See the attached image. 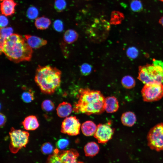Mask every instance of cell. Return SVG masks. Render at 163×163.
<instances>
[{
  "label": "cell",
  "instance_id": "29",
  "mask_svg": "<svg viewBox=\"0 0 163 163\" xmlns=\"http://www.w3.org/2000/svg\"><path fill=\"white\" fill-rule=\"evenodd\" d=\"M66 3L65 0H56L54 3V7L58 12L62 11L66 8Z\"/></svg>",
  "mask_w": 163,
  "mask_h": 163
},
{
  "label": "cell",
  "instance_id": "27",
  "mask_svg": "<svg viewBox=\"0 0 163 163\" xmlns=\"http://www.w3.org/2000/svg\"><path fill=\"white\" fill-rule=\"evenodd\" d=\"M13 29L10 27L1 28L0 38L5 40L13 34Z\"/></svg>",
  "mask_w": 163,
  "mask_h": 163
},
{
  "label": "cell",
  "instance_id": "5",
  "mask_svg": "<svg viewBox=\"0 0 163 163\" xmlns=\"http://www.w3.org/2000/svg\"><path fill=\"white\" fill-rule=\"evenodd\" d=\"M110 28L109 23L105 20L96 19L87 30V36L91 42L100 43L107 38Z\"/></svg>",
  "mask_w": 163,
  "mask_h": 163
},
{
  "label": "cell",
  "instance_id": "38",
  "mask_svg": "<svg viewBox=\"0 0 163 163\" xmlns=\"http://www.w3.org/2000/svg\"><path fill=\"white\" fill-rule=\"evenodd\" d=\"M79 163H83L82 162L79 161Z\"/></svg>",
  "mask_w": 163,
  "mask_h": 163
},
{
  "label": "cell",
  "instance_id": "8",
  "mask_svg": "<svg viewBox=\"0 0 163 163\" xmlns=\"http://www.w3.org/2000/svg\"><path fill=\"white\" fill-rule=\"evenodd\" d=\"M79 154L75 149L60 151L56 149L49 156L47 163H79L77 159Z\"/></svg>",
  "mask_w": 163,
  "mask_h": 163
},
{
  "label": "cell",
  "instance_id": "21",
  "mask_svg": "<svg viewBox=\"0 0 163 163\" xmlns=\"http://www.w3.org/2000/svg\"><path fill=\"white\" fill-rule=\"evenodd\" d=\"M78 37V34L76 31L73 30L69 29L65 32L63 38L66 43L70 44L75 41Z\"/></svg>",
  "mask_w": 163,
  "mask_h": 163
},
{
  "label": "cell",
  "instance_id": "32",
  "mask_svg": "<svg viewBox=\"0 0 163 163\" xmlns=\"http://www.w3.org/2000/svg\"><path fill=\"white\" fill-rule=\"evenodd\" d=\"M69 142L68 140L66 139H59L56 143L57 147L60 149H63L68 145Z\"/></svg>",
  "mask_w": 163,
  "mask_h": 163
},
{
  "label": "cell",
  "instance_id": "37",
  "mask_svg": "<svg viewBox=\"0 0 163 163\" xmlns=\"http://www.w3.org/2000/svg\"><path fill=\"white\" fill-rule=\"evenodd\" d=\"M159 23L163 27V16L159 20Z\"/></svg>",
  "mask_w": 163,
  "mask_h": 163
},
{
  "label": "cell",
  "instance_id": "16",
  "mask_svg": "<svg viewBox=\"0 0 163 163\" xmlns=\"http://www.w3.org/2000/svg\"><path fill=\"white\" fill-rule=\"evenodd\" d=\"M58 116L61 118L67 117L71 113L72 107L71 104L67 102L60 103L56 109Z\"/></svg>",
  "mask_w": 163,
  "mask_h": 163
},
{
  "label": "cell",
  "instance_id": "30",
  "mask_svg": "<svg viewBox=\"0 0 163 163\" xmlns=\"http://www.w3.org/2000/svg\"><path fill=\"white\" fill-rule=\"evenodd\" d=\"M41 150L44 154H49L53 151V147L50 142H45L41 146Z\"/></svg>",
  "mask_w": 163,
  "mask_h": 163
},
{
  "label": "cell",
  "instance_id": "34",
  "mask_svg": "<svg viewBox=\"0 0 163 163\" xmlns=\"http://www.w3.org/2000/svg\"><path fill=\"white\" fill-rule=\"evenodd\" d=\"M138 53L137 50L134 47H131L129 48L127 51V54L128 56L131 58H135L138 55Z\"/></svg>",
  "mask_w": 163,
  "mask_h": 163
},
{
  "label": "cell",
  "instance_id": "35",
  "mask_svg": "<svg viewBox=\"0 0 163 163\" xmlns=\"http://www.w3.org/2000/svg\"><path fill=\"white\" fill-rule=\"evenodd\" d=\"M1 28L5 27L8 24V21L7 18L3 15H1L0 17Z\"/></svg>",
  "mask_w": 163,
  "mask_h": 163
},
{
  "label": "cell",
  "instance_id": "39",
  "mask_svg": "<svg viewBox=\"0 0 163 163\" xmlns=\"http://www.w3.org/2000/svg\"><path fill=\"white\" fill-rule=\"evenodd\" d=\"M161 1L163 2V0H160Z\"/></svg>",
  "mask_w": 163,
  "mask_h": 163
},
{
  "label": "cell",
  "instance_id": "2",
  "mask_svg": "<svg viewBox=\"0 0 163 163\" xmlns=\"http://www.w3.org/2000/svg\"><path fill=\"white\" fill-rule=\"evenodd\" d=\"M2 52L9 60L18 63L30 60L33 50L25 38L13 34L5 40Z\"/></svg>",
  "mask_w": 163,
  "mask_h": 163
},
{
  "label": "cell",
  "instance_id": "11",
  "mask_svg": "<svg viewBox=\"0 0 163 163\" xmlns=\"http://www.w3.org/2000/svg\"><path fill=\"white\" fill-rule=\"evenodd\" d=\"M114 132V129L109 126L99 124L97 126L96 131L94 135L99 143H104L112 138Z\"/></svg>",
  "mask_w": 163,
  "mask_h": 163
},
{
  "label": "cell",
  "instance_id": "3",
  "mask_svg": "<svg viewBox=\"0 0 163 163\" xmlns=\"http://www.w3.org/2000/svg\"><path fill=\"white\" fill-rule=\"evenodd\" d=\"M61 72L57 68L50 66H38L34 80L41 91L44 94H53L59 86Z\"/></svg>",
  "mask_w": 163,
  "mask_h": 163
},
{
  "label": "cell",
  "instance_id": "22",
  "mask_svg": "<svg viewBox=\"0 0 163 163\" xmlns=\"http://www.w3.org/2000/svg\"><path fill=\"white\" fill-rule=\"evenodd\" d=\"M124 18L123 15L121 13L114 11L111 14L110 23L111 24L116 25L120 24Z\"/></svg>",
  "mask_w": 163,
  "mask_h": 163
},
{
  "label": "cell",
  "instance_id": "28",
  "mask_svg": "<svg viewBox=\"0 0 163 163\" xmlns=\"http://www.w3.org/2000/svg\"><path fill=\"white\" fill-rule=\"evenodd\" d=\"M38 14L37 9L35 7L31 6L27 9V17L30 19L33 20L36 18Z\"/></svg>",
  "mask_w": 163,
  "mask_h": 163
},
{
  "label": "cell",
  "instance_id": "33",
  "mask_svg": "<svg viewBox=\"0 0 163 163\" xmlns=\"http://www.w3.org/2000/svg\"><path fill=\"white\" fill-rule=\"evenodd\" d=\"M53 27L56 31L58 32L62 31L64 28L62 21L59 19L55 20L53 24Z\"/></svg>",
  "mask_w": 163,
  "mask_h": 163
},
{
  "label": "cell",
  "instance_id": "13",
  "mask_svg": "<svg viewBox=\"0 0 163 163\" xmlns=\"http://www.w3.org/2000/svg\"><path fill=\"white\" fill-rule=\"evenodd\" d=\"M24 38L28 45L32 49L39 48L46 45V40L37 36L25 35Z\"/></svg>",
  "mask_w": 163,
  "mask_h": 163
},
{
  "label": "cell",
  "instance_id": "15",
  "mask_svg": "<svg viewBox=\"0 0 163 163\" xmlns=\"http://www.w3.org/2000/svg\"><path fill=\"white\" fill-rule=\"evenodd\" d=\"M24 129L27 130H34L39 126V123L37 117L30 115L26 117L22 122Z\"/></svg>",
  "mask_w": 163,
  "mask_h": 163
},
{
  "label": "cell",
  "instance_id": "9",
  "mask_svg": "<svg viewBox=\"0 0 163 163\" xmlns=\"http://www.w3.org/2000/svg\"><path fill=\"white\" fill-rule=\"evenodd\" d=\"M143 101L151 102L158 101L163 97V85L154 83L145 84L141 90Z\"/></svg>",
  "mask_w": 163,
  "mask_h": 163
},
{
  "label": "cell",
  "instance_id": "17",
  "mask_svg": "<svg viewBox=\"0 0 163 163\" xmlns=\"http://www.w3.org/2000/svg\"><path fill=\"white\" fill-rule=\"evenodd\" d=\"M97 126L93 121H87L83 123L81 126V130L84 135L86 136H91L94 134Z\"/></svg>",
  "mask_w": 163,
  "mask_h": 163
},
{
  "label": "cell",
  "instance_id": "6",
  "mask_svg": "<svg viewBox=\"0 0 163 163\" xmlns=\"http://www.w3.org/2000/svg\"><path fill=\"white\" fill-rule=\"evenodd\" d=\"M9 133L10 139L9 149L13 153H16L25 147L28 142L29 134L27 131L12 127Z\"/></svg>",
  "mask_w": 163,
  "mask_h": 163
},
{
  "label": "cell",
  "instance_id": "18",
  "mask_svg": "<svg viewBox=\"0 0 163 163\" xmlns=\"http://www.w3.org/2000/svg\"><path fill=\"white\" fill-rule=\"evenodd\" d=\"M121 120L124 125L131 127L135 123L136 118L134 113L131 111H127L123 113L122 115Z\"/></svg>",
  "mask_w": 163,
  "mask_h": 163
},
{
  "label": "cell",
  "instance_id": "36",
  "mask_svg": "<svg viewBox=\"0 0 163 163\" xmlns=\"http://www.w3.org/2000/svg\"><path fill=\"white\" fill-rule=\"evenodd\" d=\"M0 126L2 127L5 124L6 121V118L5 116L1 113H0Z\"/></svg>",
  "mask_w": 163,
  "mask_h": 163
},
{
  "label": "cell",
  "instance_id": "23",
  "mask_svg": "<svg viewBox=\"0 0 163 163\" xmlns=\"http://www.w3.org/2000/svg\"><path fill=\"white\" fill-rule=\"evenodd\" d=\"M121 83L123 86L127 89H131L135 85V81L131 76L127 75L123 77L122 79Z\"/></svg>",
  "mask_w": 163,
  "mask_h": 163
},
{
  "label": "cell",
  "instance_id": "26",
  "mask_svg": "<svg viewBox=\"0 0 163 163\" xmlns=\"http://www.w3.org/2000/svg\"><path fill=\"white\" fill-rule=\"evenodd\" d=\"M130 8L133 11L139 12L143 9V5L141 2L139 0H133L130 4Z\"/></svg>",
  "mask_w": 163,
  "mask_h": 163
},
{
  "label": "cell",
  "instance_id": "4",
  "mask_svg": "<svg viewBox=\"0 0 163 163\" xmlns=\"http://www.w3.org/2000/svg\"><path fill=\"white\" fill-rule=\"evenodd\" d=\"M138 78L145 84L163 83V68L147 64L139 68Z\"/></svg>",
  "mask_w": 163,
  "mask_h": 163
},
{
  "label": "cell",
  "instance_id": "7",
  "mask_svg": "<svg viewBox=\"0 0 163 163\" xmlns=\"http://www.w3.org/2000/svg\"><path fill=\"white\" fill-rule=\"evenodd\" d=\"M148 144L152 149L157 151L163 150V123L157 124L148 132Z\"/></svg>",
  "mask_w": 163,
  "mask_h": 163
},
{
  "label": "cell",
  "instance_id": "19",
  "mask_svg": "<svg viewBox=\"0 0 163 163\" xmlns=\"http://www.w3.org/2000/svg\"><path fill=\"white\" fill-rule=\"evenodd\" d=\"M84 150L86 156L93 157L98 153L99 147L95 142H91L87 143L85 145Z\"/></svg>",
  "mask_w": 163,
  "mask_h": 163
},
{
  "label": "cell",
  "instance_id": "25",
  "mask_svg": "<svg viewBox=\"0 0 163 163\" xmlns=\"http://www.w3.org/2000/svg\"><path fill=\"white\" fill-rule=\"evenodd\" d=\"M41 107L44 111L49 112L54 110L55 105L53 102L51 100H46L42 102Z\"/></svg>",
  "mask_w": 163,
  "mask_h": 163
},
{
  "label": "cell",
  "instance_id": "31",
  "mask_svg": "<svg viewBox=\"0 0 163 163\" xmlns=\"http://www.w3.org/2000/svg\"><path fill=\"white\" fill-rule=\"evenodd\" d=\"M92 67L91 65L86 63H85L81 65L80 71L83 75H88L91 72Z\"/></svg>",
  "mask_w": 163,
  "mask_h": 163
},
{
  "label": "cell",
  "instance_id": "10",
  "mask_svg": "<svg viewBox=\"0 0 163 163\" xmlns=\"http://www.w3.org/2000/svg\"><path fill=\"white\" fill-rule=\"evenodd\" d=\"M81 124L75 116L66 117L61 125V132L70 136H76L79 133Z\"/></svg>",
  "mask_w": 163,
  "mask_h": 163
},
{
  "label": "cell",
  "instance_id": "24",
  "mask_svg": "<svg viewBox=\"0 0 163 163\" xmlns=\"http://www.w3.org/2000/svg\"><path fill=\"white\" fill-rule=\"evenodd\" d=\"M21 98L23 101L25 103L31 102L34 99V92L31 90L24 91L21 95Z\"/></svg>",
  "mask_w": 163,
  "mask_h": 163
},
{
  "label": "cell",
  "instance_id": "20",
  "mask_svg": "<svg viewBox=\"0 0 163 163\" xmlns=\"http://www.w3.org/2000/svg\"><path fill=\"white\" fill-rule=\"evenodd\" d=\"M51 23L49 19L44 17H42L36 19L35 25L37 29L44 30L48 28Z\"/></svg>",
  "mask_w": 163,
  "mask_h": 163
},
{
  "label": "cell",
  "instance_id": "1",
  "mask_svg": "<svg viewBox=\"0 0 163 163\" xmlns=\"http://www.w3.org/2000/svg\"><path fill=\"white\" fill-rule=\"evenodd\" d=\"M78 92V99L73 109L74 112L89 115L100 114L105 110V98L100 91L81 88Z\"/></svg>",
  "mask_w": 163,
  "mask_h": 163
},
{
  "label": "cell",
  "instance_id": "12",
  "mask_svg": "<svg viewBox=\"0 0 163 163\" xmlns=\"http://www.w3.org/2000/svg\"><path fill=\"white\" fill-rule=\"evenodd\" d=\"M16 5L14 0H3L1 3L2 14L6 16L12 15L15 13Z\"/></svg>",
  "mask_w": 163,
  "mask_h": 163
},
{
  "label": "cell",
  "instance_id": "14",
  "mask_svg": "<svg viewBox=\"0 0 163 163\" xmlns=\"http://www.w3.org/2000/svg\"><path fill=\"white\" fill-rule=\"evenodd\" d=\"M104 110L108 113H113L118 109L119 105L117 98L114 96H109L105 98Z\"/></svg>",
  "mask_w": 163,
  "mask_h": 163
}]
</instances>
